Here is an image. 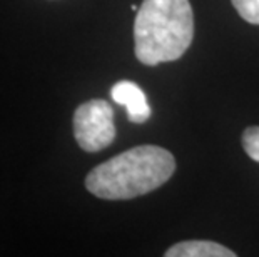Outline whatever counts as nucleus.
Listing matches in <instances>:
<instances>
[{
	"label": "nucleus",
	"mask_w": 259,
	"mask_h": 257,
	"mask_svg": "<svg viewBox=\"0 0 259 257\" xmlns=\"http://www.w3.org/2000/svg\"><path fill=\"white\" fill-rule=\"evenodd\" d=\"M174 156L157 145H139L99 164L85 177L91 194L106 200H127L156 190L172 177Z\"/></svg>",
	"instance_id": "obj_1"
},
{
	"label": "nucleus",
	"mask_w": 259,
	"mask_h": 257,
	"mask_svg": "<svg viewBox=\"0 0 259 257\" xmlns=\"http://www.w3.org/2000/svg\"><path fill=\"white\" fill-rule=\"evenodd\" d=\"M111 97L115 104L127 109L131 122L142 124L151 117V106L144 90L131 80H120L111 89Z\"/></svg>",
	"instance_id": "obj_4"
},
{
	"label": "nucleus",
	"mask_w": 259,
	"mask_h": 257,
	"mask_svg": "<svg viewBox=\"0 0 259 257\" xmlns=\"http://www.w3.org/2000/svg\"><path fill=\"white\" fill-rule=\"evenodd\" d=\"M242 149L252 161L259 162V127H247L242 132Z\"/></svg>",
	"instance_id": "obj_7"
},
{
	"label": "nucleus",
	"mask_w": 259,
	"mask_h": 257,
	"mask_svg": "<svg viewBox=\"0 0 259 257\" xmlns=\"http://www.w3.org/2000/svg\"><path fill=\"white\" fill-rule=\"evenodd\" d=\"M166 257H236L234 250L212 240H186L166 250Z\"/></svg>",
	"instance_id": "obj_5"
},
{
	"label": "nucleus",
	"mask_w": 259,
	"mask_h": 257,
	"mask_svg": "<svg viewBox=\"0 0 259 257\" xmlns=\"http://www.w3.org/2000/svg\"><path fill=\"white\" fill-rule=\"evenodd\" d=\"M74 135L85 152L106 149L115 139L114 109L102 99H92L77 107L74 114Z\"/></svg>",
	"instance_id": "obj_3"
},
{
	"label": "nucleus",
	"mask_w": 259,
	"mask_h": 257,
	"mask_svg": "<svg viewBox=\"0 0 259 257\" xmlns=\"http://www.w3.org/2000/svg\"><path fill=\"white\" fill-rule=\"evenodd\" d=\"M194 37L189 0H144L134 24L136 57L146 65L181 59Z\"/></svg>",
	"instance_id": "obj_2"
},
{
	"label": "nucleus",
	"mask_w": 259,
	"mask_h": 257,
	"mask_svg": "<svg viewBox=\"0 0 259 257\" xmlns=\"http://www.w3.org/2000/svg\"><path fill=\"white\" fill-rule=\"evenodd\" d=\"M241 19L247 24L259 25V0H231Z\"/></svg>",
	"instance_id": "obj_6"
}]
</instances>
